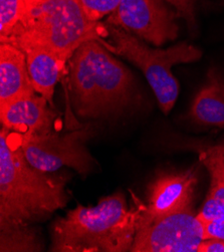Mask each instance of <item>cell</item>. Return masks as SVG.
Wrapping results in <instances>:
<instances>
[{
  "instance_id": "6da1fadb",
  "label": "cell",
  "mask_w": 224,
  "mask_h": 252,
  "mask_svg": "<svg viewBox=\"0 0 224 252\" xmlns=\"http://www.w3.org/2000/svg\"><path fill=\"white\" fill-rule=\"evenodd\" d=\"M67 203L65 181L30 164L3 128L0 133V230L1 251L37 248L29 226L51 216Z\"/></svg>"
},
{
  "instance_id": "7a4b0ae2",
  "label": "cell",
  "mask_w": 224,
  "mask_h": 252,
  "mask_svg": "<svg viewBox=\"0 0 224 252\" xmlns=\"http://www.w3.org/2000/svg\"><path fill=\"white\" fill-rule=\"evenodd\" d=\"M141 203L129 207L122 193L104 197L96 206L78 204L53 228L52 251H131L138 228Z\"/></svg>"
},
{
  "instance_id": "3957f363",
  "label": "cell",
  "mask_w": 224,
  "mask_h": 252,
  "mask_svg": "<svg viewBox=\"0 0 224 252\" xmlns=\"http://www.w3.org/2000/svg\"><path fill=\"white\" fill-rule=\"evenodd\" d=\"M68 63V92L80 117L99 118L127 104L133 75L102 42L86 41Z\"/></svg>"
},
{
  "instance_id": "277c9868",
  "label": "cell",
  "mask_w": 224,
  "mask_h": 252,
  "mask_svg": "<svg viewBox=\"0 0 224 252\" xmlns=\"http://www.w3.org/2000/svg\"><path fill=\"white\" fill-rule=\"evenodd\" d=\"M103 31L102 24L89 16L80 0H45L24 14L12 34L1 43L40 45L66 63L86 41L104 44Z\"/></svg>"
},
{
  "instance_id": "5b68a950",
  "label": "cell",
  "mask_w": 224,
  "mask_h": 252,
  "mask_svg": "<svg viewBox=\"0 0 224 252\" xmlns=\"http://www.w3.org/2000/svg\"><path fill=\"white\" fill-rule=\"evenodd\" d=\"M106 30L111 41H106L104 45L112 54L127 59L141 69L157 97L160 109L164 114H169L179 94V83L172 73V66L199 61L202 57L201 50L187 42L166 49L152 48L119 27L109 24Z\"/></svg>"
},
{
  "instance_id": "8992f818",
  "label": "cell",
  "mask_w": 224,
  "mask_h": 252,
  "mask_svg": "<svg viewBox=\"0 0 224 252\" xmlns=\"http://www.w3.org/2000/svg\"><path fill=\"white\" fill-rule=\"evenodd\" d=\"M90 136L89 128L65 134H11L24 157L34 168L51 173L63 167H69L84 175L90 173L95 165V160L86 146Z\"/></svg>"
},
{
  "instance_id": "52a82bcc",
  "label": "cell",
  "mask_w": 224,
  "mask_h": 252,
  "mask_svg": "<svg viewBox=\"0 0 224 252\" xmlns=\"http://www.w3.org/2000/svg\"><path fill=\"white\" fill-rule=\"evenodd\" d=\"M204 224L191 207L138 225L133 252H198Z\"/></svg>"
},
{
  "instance_id": "ba28073f",
  "label": "cell",
  "mask_w": 224,
  "mask_h": 252,
  "mask_svg": "<svg viewBox=\"0 0 224 252\" xmlns=\"http://www.w3.org/2000/svg\"><path fill=\"white\" fill-rule=\"evenodd\" d=\"M177 10L165 0H121L108 24L161 46L178 36Z\"/></svg>"
},
{
  "instance_id": "9c48e42d",
  "label": "cell",
  "mask_w": 224,
  "mask_h": 252,
  "mask_svg": "<svg viewBox=\"0 0 224 252\" xmlns=\"http://www.w3.org/2000/svg\"><path fill=\"white\" fill-rule=\"evenodd\" d=\"M196 182L192 171L160 176L150 187L148 204L141 203L138 225L191 207Z\"/></svg>"
},
{
  "instance_id": "30bf717a",
  "label": "cell",
  "mask_w": 224,
  "mask_h": 252,
  "mask_svg": "<svg viewBox=\"0 0 224 252\" xmlns=\"http://www.w3.org/2000/svg\"><path fill=\"white\" fill-rule=\"evenodd\" d=\"M57 114L47 99L35 93L0 107L2 127L21 135H44L53 132Z\"/></svg>"
},
{
  "instance_id": "8fae6325",
  "label": "cell",
  "mask_w": 224,
  "mask_h": 252,
  "mask_svg": "<svg viewBox=\"0 0 224 252\" xmlns=\"http://www.w3.org/2000/svg\"><path fill=\"white\" fill-rule=\"evenodd\" d=\"M35 93L26 54L11 43L0 44V107Z\"/></svg>"
},
{
  "instance_id": "7c38bea8",
  "label": "cell",
  "mask_w": 224,
  "mask_h": 252,
  "mask_svg": "<svg viewBox=\"0 0 224 252\" xmlns=\"http://www.w3.org/2000/svg\"><path fill=\"white\" fill-rule=\"evenodd\" d=\"M26 54L29 72L37 94L47 99L54 107V93L65 63L52 50L35 44L16 46Z\"/></svg>"
},
{
  "instance_id": "4fadbf2b",
  "label": "cell",
  "mask_w": 224,
  "mask_h": 252,
  "mask_svg": "<svg viewBox=\"0 0 224 252\" xmlns=\"http://www.w3.org/2000/svg\"><path fill=\"white\" fill-rule=\"evenodd\" d=\"M200 158L211 177L210 190L201 211L197 214L204 224L224 216V143L207 148Z\"/></svg>"
},
{
  "instance_id": "5bb4252c",
  "label": "cell",
  "mask_w": 224,
  "mask_h": 252,
  "mask_svg": "<svg viewBox=\"0 0 224 252\" xmlns=\"http://www.w3.org/2000/svg\"><path fill=\"white\" fill-rule=\"evenodd\" d=\"M190 115L201 125L224 127V81L209 72L208 81L196 94Z\"/></svg>"
},
{
  "instance_id": "9a60e30c",
  "label": "cell",
  "mask_w": 224,
  "mask_h": 252,
  "mask_svg": "<svg viewBox=\"0 0 224 252\" xmlns=\"http://www.w3.org/2000/svg\"><path fill=\"white\" fill-rule=\"evenodd\" d=\"M89 16L98 21L106 15H110L120 4L121 0H80ZM175 8L179 16L183 17L189 27H195V2L194 0H165Z\"/></svg>"
},
{
  "instance_id": "2e32d148",
  "label": "cell",
  "mask_w": 224,
  "mask_h": 252,
  "mask_svg": "<svg viewBox=\"0 0 224 252\" xmlns=\"http://www.w3.org/2000/svg\"><path fill=\"white\" fill-rule=\"evenodd\" d=\"M24 11V0H0V40H6L19 24Z\"/></svg>"
},
{
  "instance_id": "e0dca14e",
  "label": "cell",
  "mask_w": 224,
  "mask_h": 252,
  "mask_svg": "<svg viewBox=\"0 0 224 252\" xmlns=\"http://www.w3.org/2000/svg\"><path fill=\"white\" fill-rule=\"evenodd\" d=\"M224 239V216L204 223V239Z\"/></svg>"
},
{
  "instance_id": "ac0fdd59",
  "label": "cell",
  "mask_w": 224,
  "mask_h": 252,
  "mask_svg": "<svg viewBox=\"0 0 224 252\" xmlns=\"http://www.w3.org/2000/svg\"><path fill=\"white\" fill-rule=\"evenodd\" d=\"M198 252H224V239H204L198 246Z\"/></svg>"
},
{
  "instance_id": "d6986e66",
  "label": "cell",
  "mask_w": 224,
  "mask_h": 252,
  "mask_svg": "<svg viewBox=\"0 0 224 252\" xmlns=\"http://www.w3.org/2000/svg\"><path fill=\"white\" fill-rule=\"evenodd\" d=\"M45 0H24V11H23V15L30 12L32 9H33L35 6H37L38 4L42 3ZM22 15V16H23ZM21 21V20H20Z\"/></svg>"
}]
</instances>
